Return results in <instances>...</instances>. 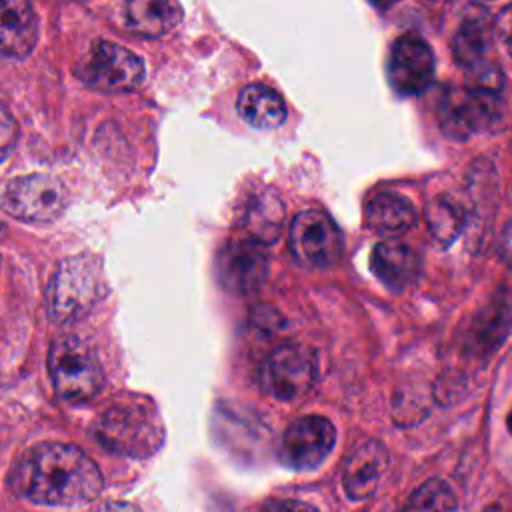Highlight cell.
<instances>
[{"mask_svg": "<svg viewBox=\"0 0 512 512\" xmlns=\"http://www.w3.org/2000/svg\"><path fill=\"white\" fill-rule=\"evenodd\" d=\"M12 490L42 506H80L92 502L104 478L80 448L44 442L30 448L10 472Z\"/></svg>", "mask_w": 512, "mask_h": 512, "instance_id": "obj_1", "label": "cell"}, {"mask_svg": "<svg viewBox=\"0 0 512 512\" xmlns=\"http://www.w3.org/2000/svg\"><path fill=\"white\" fill-rule=\"evenodd\" d=\"M94 436L114 454L148 458L164 442V422L150 398L130 394L102 410L94 426Z\"/></svg>", "mask_w": 512, "mask_h": 512, "instance_id": "obj_2", "label": "cell"}, {"mask_svg": "<svg viewBox=\"0 0 512 512\" xmlns=\"http://www.w3.org/2000/svg\"><path fill=\"white\" fill-rule=\"evenodd\" d=\"M104 276L96 258L76 254L60 262L48 286V310L56 322L86 314L104 294Z\"/></svg>", "mask_w": 512, "mask_h": 512, "instance_id": "obj_3", "label": "cell"}, {"mask_svg": "<svg viewBox=\"0 0 512 512\" xmlns=\"http://www.w3.org/2000/svg\"><path fill=\"white\" fill-rule=\"evenodd\" d=\"M48 372L56 394L68 402H86L104 386V374L94 350L72 334H62L52 342Z\"/></svg>", "mask_w": 512, "mask_h": 512, "instance_id": "obj_4", "label": "cell"}, {"mask_svg": "<svg viewBox=\"0 0 512 512\" xmlns=\"http://www.w3.org/2000/svg\"><path fill=\"white\" fill-rule=\"evenodd\" d=\"M500 92L466 86L450 88L438 102L440 130L452 140H468L474 134L490 130L502 116Z\"/></svg>", "mask_w": 512, "mask_h": 512, "instance_id": "obj_5", "label": "cell"}, {"mask_svg": "<svg viewBox=\"0 0 512 512\" xmlns=\"http://www.w3.org/2000/svg\"><path fill=\"white\" fill-rule=\"evenodd\" d=\"M318 380V358L312 348L288 342L272 350L260 368L262 390L282 402L304 398Z\"/></svg>", "mask_w": 512, "mask_h": 512, "instance_id": "obj_6", "label": "cell"}, {"mask_svg": "<svg viewBox=\"0 0 512 512\" xmlns=\"http://www.w3.org/2000/svg\"><path fill=\"white\" fill-rule=\"evenodd\" d=\"M76 76L86 86L102 92H128L142 84L146 66L132 50L96 40L76 66Z\"/></svg>", "mask_w": 512, "mask_h": 512, "instance_id": "obj_7", "label": "cell"}, {"mask_svg": "<svg viewBox=\"0 0 512 512\" xmlns=\"http://www.w3.org/2000/svg\"><path fill=\"white\" fill-rule=\"evenodd\" d=\"M68 204L66 186L50 174H26L6 182L2 208L16 220L46 224L56 220Z\"/></svg>", "mask_w": 512, "mask_h": 512, "instance_id": "obj_8", "label": "cell"}, {"mask_svg": "<svg viewBox=\"0 0 512 512\" xmlns=\"http://www.w3.org/2000/svg\"><path fill=\"white\" fill-rule=\"evenodd\" d=\"M288 244L294 258L312 268L334 266L344 250L338 226L320 210H304L292 220Z\"/></svg>", "mask_w": 512, "mask_h": 512, "instance_id": "obj_9", "label": "cell"}, {"mask_svg": "<svg viewBox=\"0 0 512 512\" xmlns=\"http://www.w3.org/2000/svg\"><path fill=\"white\" fill-rule=\"evenodd\" d=\"M216 274L224 290L238 296L254 294L268 276L266 244L250 236L232 238L218 252Z\"/></svg>", "mask_w": 512, "mask_h": 512, "instance_id": "obj_10", "label": "cell"}, {"mask_svg": "<svg viewBox=\"0 0 512 512\" xmlns=\"http://www.w3.org/2000/svg\"><path fill=\"white\" fill-rule=\"evenodd\" d=\"M434 70V52L422 36L406 32L394 40L388 56V82L396 94H422L432 84Z\"/></svg>", "mask_w": 512, "mask_h": 512, "instance_id": "obj_11", "label": "cell"}, {"mask_svg": "<svg viewBox=\"0 0 512 512\" xmlns=\"http://www.w3.org/2000/svg\"><path fill=\"white\" fill-rule=\"evenodd\" d=\"M336 440L332 422L324 416H302L294 420L280 444V460L292 470H312L326 460Z\"/></svg>", "mask_w": 512, "mask_h": 512, "instance_id": "obj_12", "label": "cell"}, {"mask_svg": "<svg viewBox=\"0 0 512 512\" xmlns=\"http://www.w3.org/2000/svg\"><path fill=\"white\" fill-rule=\"evenodd\" d=\"M494 28L488 26L484 16L466 18L452 40V52L460 66L470 70L480 78V88L500 92L502 74L498 66L490 60V44H492Z\"/></svg>", "mask_w": 512, "mask_h": 512, "instance_id": "obj_13", "label": "cell"}, {"mask_svg": "<svg viewBox=\"0 0 512 512\" xmlns=\"http://www.w3.org/2000/svg\"><path fill=\"white\" fill-rule=\"evenodd\" d=\"M388 464V450L378 440L362 442L344 462L342 486L352 500L368 498L376 488Z\"/></svg>", "mask_w": 512, "mask_h": 512, "instance_id": "obj_14", "label": "cell"}, {"mask_svg": "<svg viewBox=\"0 0 512 512\" xmlns=\"http://www.w3.org/2000/svg\"><path fill=\"white\" fill-rule=\"evenodd\" d=\"M420 264L422 260L418 252L398 240L378 242L370 254L374 276L394 292L408 288L418 278Z\"/></svg>", "mask_w": 512, "mask_h": 512, "instance_id": "obj_15", "label": "cell"}, {"mask_svg": "<svg viewBox=\"0 0 512 512\" xmlns=\"http://www.w3.org/2000/svg\"><path fill=\"white\" fill-rule=\"evenodd\" d=\"M38 40V20L30 0H2L0 46L6 58L28 56Z\"/></svg>", "mask_w": 512, "mask_h": 512, "instance_id": "obj_16", "label": "cell"}, {"mask_svg": "<svg viewBox=\"0 0 512 512\" xmlns=\"http://www.w3.org/2000/svg\"><path fill=\"white\" fill-rule=\"evenodd\" d=\"M126 26L142 38H160L182 20L180 0H126Z\"/></svg>", "mask_w": 512, "mask_h": 512, "instance_id": "obj_17", "label": "cell"}, {"mask_svg": "<svg viewBox=\"0 0 512 512\" xmlns=\"http://www.w3.org/2000/svg\"><path fill=\"white\" fill-rule=\"evenodd\" d=\"M238 114L252 128L274 130L286 120V104L274 88L248 84L238 96Z\"/></svg>", "mask_w": 512, "mask_h": 512, "instance_id": "obj_18", "label": "cell"}, {"mask_svg": "<svg viewBox=\"0 0 512 512\" xmlns=\"http://www.w3.org/2000/svg\"><path fill=\"white\" fill-rule=\"evenodd\" d=\"M282 224L284 208L272 190H260L246 202L242 212V228L246 230V236L270 244L280 236Z\"/></svg>", "mask_w": 512, "mask_h": 512, "instance_id": "obj_19", "label": "cell"}, {"mask_svg": "<svg viewBox=\"0 0 512 512\" xmlns=\"http://www.w3.org/2000/svg\"><path fill=\"white\" fill-rule=\"evenodd\" d=\"M416 224V208L396 192H380L366 206V226L376 234H400Z\"/></svg>", "mask_w": 512, "mask_h": 512, "instance_id": "obj_20", "label": "cell"}, {"mask_svg": "<svg viewBox=\"0 0 512 512\" xmlns=\"http://www.w3.org/2000/svg\"><path fill=\"white\" fill-rule=\"evenodd\" d=\"M426 222L434 240L442 246H450L464 230L466 212L456 200L448 196H436L426 206Z\"/></svg>", "mask_w": 512, "mask_h": 512, "instance_id": "obj_21", "label": "cell"}, {"mask_svg": "<svg viewBox=\"0 0 512 512\" xmlns=\"http://www.w3.org/2000/svg\"><path fill=\"white\" fill-rule=\"evenodd\" d=\"M456 496L452 488L440 480L432 478L420 484L406 502L404 512H454Z\"/></svg>", "mask_w": 512, "mask_h": 512, "instance_id": "obj_22", "label": "cell"}, {"mask_svg": "<svg viewBox=\"0 0 512 512\" xmlns=\"http://www.w3.org/2000/svg\"><path fill=\"white\" fill-rule=\"evenodd\" d=\"M496 40L504 46L506 54L512 58V4H508L492 22Z\"/></svg>", "mask_w": 512, "mask_h": 512, "instance_id": "obj_23", "label": "cell"}, {"mask_svg": "<svg viewBox=\"0 0 512 512\" xmlns=\"http://www.w3.org/2000/svg\"><path fill=\"white\" fill-rule=\"evenodd\" d=\"M262 512H318L312 504L292 498H274L264 504Z\"/></svg>", "mask_w": 512, "mask_h": 512, "instance_id": "obj_24", "label": "cell"}, {"mask_svg": "<svg viewBox=\"0 0 512 512\" xmlns=\"http://www.w3.org/2000/svg\"><path fill=\"white\" fill-rule=\"evenodd\" d=\"M500 252L504 262L512 268V220L506 224L504 234H502V242H500Z\"/></svg>", "mask_w": 512, "mask_h": 512, "instance_id": "obj_25", "label": "cell"}, {"mask_svg": "<svg viewBox=\"0 0 512 512\" xmlns=\"http://www.w3.org/2000/svg\"><path fill=\"white\" fill-rule=\"evenodd\" d=\"M98 512H140L134 504L122 502V500H110L98 508Z\"/></svg>", "mask_w": 512, "mask_h": 512, "instance_id": "obj_26", "label": "cell"}, {"mask_svg": "<svg viewBox=\"0 0 512 512\" xmlns=\"http://www.w3.org/2000/svg\"><path fill=\"white\" fill-rule=\"evenodd\" d=\"M370 2H372V6L378 8V10H388V8H392L398 0H370Z\"/></svg>", "mask_w": 512, "mask_h": 512, "instance_id": "obj_27", "label": "cell"}, {"mask_svg": "<svg viewBox=\"0 0 512 512\" xmlns=\"http://www.w3.org/2000/svg\"><path fill=\"white\" fill-rule=\"evenodd\" d=\"M484 512H506L502 506H498V504H492V506H488Z\"/></svg>", "mask_w": 512, "mask_h": 512, "instance_id": "obj_28", "label": "cell"}, {"mask_svg": "<svg viewBox=\"0 0 512 512\" xmlns=\"http://www.w3.org/2000/svg\"><path fill=\"white\" fill-rule=\"evenodd\" d=\"M506 424H508V430H510V434H512V412L508 414V420H506Z\"/></svg>", "mask_w": 512, "mask_h": 512, "instance_id": "obj_29", "label": "cell"}, {"mask_svg": "<svg viewBox=\"0 0 512 512\" xmlns=\"http://www.w3.org/2000/svg\"><path fill=\"white\" fill-rule=\"evenodd\" d=\"M378 512H398V510H378Z\"/></svg>", "mask_w": 512, "mask_h": 512, "instance_id": "obj_30", "label": "cell"}]
</instances>
